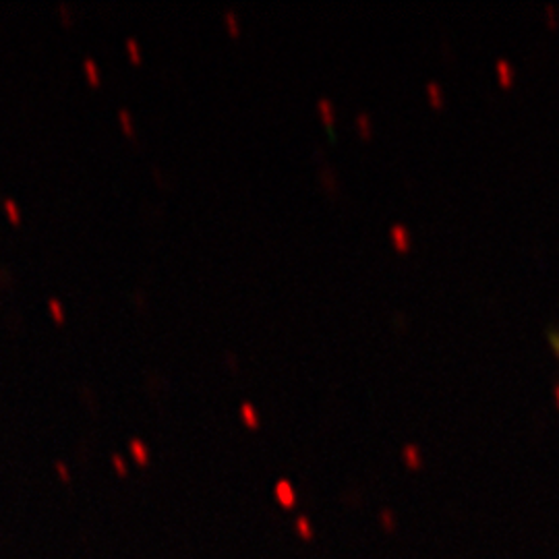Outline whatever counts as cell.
Wrapping results in <instances>:
<instances>
[{"instance_id":"7a4b0ae2","label":"cell","mask_w":559,"mask_h":559,"mask_svg":"<svg viewBox=\"0 0 559 559\" xmlns=\"http://www.w3.org/2000/svg\"><path fill=\"white\" fill-rule=\"evenodd\" d=\"M238 412H240V419H242V423L246 427H251V429H257L259 427V412H257V408L251 402H242L238 406Z\"/></svg>"},{"instance_id":"9c48e42d","label":"cell","mask_w":559,"mask_h":559,"mask_svg":"<svg viewBox=\"0 0 559 559\" xmlns=\"http://www.w3.org/2000/svg\"><path fill=\"white\" fill-rule=\"evenodd\" d=\"M7 212H9V216H11V220L13 222H19L21 220V212H19V208H17V203L13 201V199H7Z\"/></svg>"},{"instance_id":"8992f818","label":"cell","mask_w":559,"mask_h":559,"mask_svg":"<svg viewBox=\"0 0 559 559\" xmlns=\"http://www.w3.org/2000/svg\"><path fill=\"white\" fill-rule=\"evenodd\" d=\"M224 25L228 27V33L230 35H238L240 33V23H238V17L232 9L224 11Z\"/></svg>"},{"instance_id":"6da1fadb","label":"cell","mask_w":559,"mask_h":559,"mask_svg":"<svg viewBox=\"0 0 559 559\" xmlns=\"http://www.w3.org/2000/svg\"><path fill=\"white\" fill-rule=\"evenodd\" d=\"M276 499L284 505V507H292L294 505V501H296V497H294V489H292V485L288 483V481H278V485H276Z\"/></svg>"},{"instance_id":"30bf717a","label":"cell","mask_w":559,"mask_h":559,"mask_svg":"<svg viewBox=\"0 0 559 559\" xmlns=\"http://www.w3.org/2000/svg\"><path fill=\"white\" fill-rule=\"evenodd\" d=\"M112 464H114V468L118 470V474H127V464H125V460L120 458L118 453L112 456Z\"/></svg>"},{"instance_id":"ba28073f","label":"cell","mask_w":559,"mask_h":559,"mask_svg":"<svg viewBox=\"0 0 559 559\" xmlns=\"http://www.w3.org/2000/svg\"><path fill=\"white\" fill-rule=\"evenodd\" d=\"M118 120H120V127H122V131H125L127 135H133V133H135L133 116H131V112H129L127 108H120V110H118Z\"/></svg>"},{"instance_id":"8fae6325","label":"cell","mask_w":559,"mask_h":559,"mask_svg":"<svg viewBox=\"0 0 559 559\" xmlns=\"http://www.w3.org/2000/svg\"><path fill=\"white\" fill-rule=\"evenodd\" d=\"M56 468H58V472H60V477H63L65 481H69V472H67V466H65L63 462H56Z\"/></svg>"},{"instance_id":"5bb4252c","label":"cell","mask_w":559,"mask_h":559,"mask_svg":"<svg viewBox=\"0 0 559 559\" xmlns=\"http://www.w3.org/2000/svg\"><path fill=\"white\" fill-rule=\"evenodd\" d=\"M553 348H555V352L559 354V334H557V336H553Z\"/></svg>"},{"instance_id":"3957f363","label":"cell","mask_w":559,"mask_h":559,"mask_svg":"<svg viewBox=\"0 0 559 559\" xmlns=\"http://www.w3.org/2000/svg\"><path fill=\"white\" fill-rule=\"evenodd\" d=\"M129 447H131V453H133V458H135L137 464H147V460H149V451H147V445H145L141 439H131Z\"/></svg>"},{"instance_id":"5b68a950","label":"cell","mask_w":559,"mask_h":559,"mask_svg":"<svg viewBox=\"0 0 559 559\" xmlns=\"http://www.w3.org/2000/svg\"><path fill=\"white\" fill-rule=\"evenodd\" d=\"M125 48H127V54H129V58L137 65V63H141V58H143V52H141V46H139V42L135 39V37H127L125 39Z\"/></svg>"},{"instance_id":"4fadbf2b","label":"cell","mask_w":559,"mask_h":559,"mask_svg":"<svg viewBox=\"0 0 559 559\" xmlns=\"http://www.w3.org/2000/svg\"><path fill=\"white\" fill-rule=\"evenodd\" d=\"M319 106H321V112L325 114V118L329 120V104H325V99H321V104H319Z\"/></svg>"},{"instance_id":"52a82bcc","label":"cell","mask_w":559,"mask_h":559,"mask_svg":"<svg viewBox=\"0 0 559 559\" xmlns=\"http://www.w3.org/2000/svg\"><path fill=\"white\" fill-rule=\"evenodd\" d=\"M48 311H50V315H52L56 321H63V319H65V304H63V300H58V298H50V300H48Z\"/></svg>"},{"instance_id":"7c38bea8","label":"cell","mask_w":559,"mask_h":559,"mask_svg":"<svg viewBox=\"0 0 559 559\" xmlns=\"http://www.w3.org/2000/svg\"><path fill=\"white\" fill-rule=\"evenodd\" d=\"M298 528H300V534H304V536H309V528H307V522H304L302 518L298 520Z\"/></svg>"},{"instance_id":"277c9868","label":"cell","mask_w":559,"mask_h":559,"mask_svg":"<svg viewBox=\"0 0 559 559\" xmlns=\"http://www.w3.org/2000/svg\"><path fill=\"white\" fill-rule=\"evenodd\" d=\"M83 71H85L87 81H89L91 85H97V83H99V67H97V63H95L91 56H85V58H83Z\"/></svg>"}]
</instances>
